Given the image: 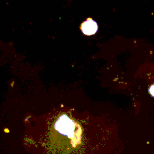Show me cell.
I'll return each mask as SVG.
<instances>
[{
  "label": "cell",
  "mask_w": 154,
  "mask_h": 154,
  "mask_svg": "<svg viewBox=\"0 0 154 154\" xmlns=\"http://www.w3.org/2000/svg\"><path fill=\"white\" fill-rule=\"evenodd\" d=\"M82 32L86 35H93L98 31V24L96 21L93 20L92 18H88L86 21L82 23L81 26Z\"/></svg>",
  "instance_id": "2"
},
{
  "label": "cell",
  "mask_w": 154,
  "mask_h": 154,
  "mask_svg": "<svg viewBox=\"0 0 154 154\" xmlns=\"http://www.w3.org/2000/svg\"><path fill=\"white\" fill-rule=\"evenodd\" d=\"M149 93H150V94L154 98V84L150 86V87L149 88Z\"/></svg>",
  "instance_id": "3"
},
{
  "label": "cell",
  "mask_w": 154,
  "mask_h": 154,
  "mask_svg": "<svg viewBox=\"0 0 154 154\" xmlns=\"http://www.w3.org/2000/svg\"><path fill=\"white\" fill-rule=\"evenodd\" d=\"M29 139L34 154H111L120 142L111 120L65 106L32 120Z\"/></svg>",
  "instance_id": "1"
}]
</instances>
